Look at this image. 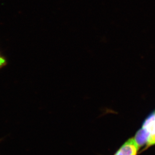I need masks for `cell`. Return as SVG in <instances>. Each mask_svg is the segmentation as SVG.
I'll use <instances>...</instances> for the list:
<instances>
[{
	"mask_svg": "<svg viewBox=\"0 0 155 155\" xmlns=\"http://www.w3.org/2000/svg\"><path fill=\"white\" fill-rule=\"evenodd\" d=\"M7 64V61L6 59L0 53V69L6 66Z\"/></svg>",
	"mask_w": 155,
	"mask_h": 155,
	"instance_id": "obj_2",
	"label": "cell"
},
{
	"mask_svg": "<svg viewBox=\"0 0 155 155\" xmlns=\"http://www.w3.org/2000/svg\"><path fill=\"white\" fill-rule=\"evenodd\" d=\"M139 146L135 138L129 139L114 155H137Z\"/></svg>",
	"mask_w": 155,
	"mask_h": 155,
	"instance_id": "obj_1",
	"label": "cell"
}]
</instances>
